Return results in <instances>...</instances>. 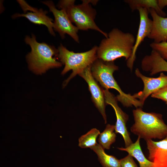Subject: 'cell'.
<instances>
[{
  "label": "cell",
  "mask_w": 167,
  "mask_h": 167,
  "mask_svg": "<svg viewBox=\"0 0 167 167\" xmlns=\"http://www.w3.org/2000/svg\"><path fill=\"white\" fill-rule=\"evenodd\" d=\"M135 40L134 36L131 33L114 28L98 46L97 58L107 62H114L122 57L127 60L131 55Z\"/></svg>",
  "instance_id": "6da1fadb"
},
{
  "label": "cell",
  "mask_w": 167,
  "mask_h": 167,
  "mask_svg": "<svg viewBox=\"0 0 167 167\" xmlns=\"http://www.w3.org/2000/svg\"><path fill=\"white\" fill-rule=\"evenodd\" d=\"M42 2L48 6L50 11L53 13L54 17V29L59 33L61 38H64L65 35L67 34L76 42L79 43L77 34L79 29L72 24L65 10L57 9L52 1Z\"/></svg>",
  "instance_id": "52a82bcc"
},
{
  "label": "cell",
  "mask_w": 167,
  "mask_h": 167,
  "mask_svg": "<svg viewBox=\"0 0 167 167\" xmlns=\"http://www.w3.org/2000/svg\"><path fill=\"white\" fill-rule=\"evenodd\" d=\"M25 41L31 48L26 59L29 69L34 73L41 75L49 69L62 66V63L56 58L58 50L54 46L38 42L33 34L31 37L26 36Z\"/></svg>",
  "instance_id": "7a4b0ae2"
},
{
  "label": "cell",
  "mask_w": 167,
  "mask_h": 167,
  "mask_svg": "<svg viewBox=\"0 0 167 167\" xmlns=\"http://www.w3.org/2000/svg\"><path fill=\"white\" fill-rule=\"evenodd\" d=\"M30 10L31 12L24 14H16L13 16V18L20 17H25L31 22L36 24H42L48 28L50 33L54 36L55 34L54 31V24L53 20L47 15V12L42 9H38L32 7Z\"/></svg>",
  "instance_id": "9a60e30c"
},
{
  "label": "cell",
  "mask_w": 167,
  "mask_h": 167,
  "mask_svg": "<svg viewBox=\"0 0 167 167\" xmlns=\"http://www.w3.org/2000/svg\"><path fill=\"white\" fill-rule=\"evenodd\" d=\"M139 15V23L132 52L130 58L127 60L126 65L131 71L132 70L134 63L136 58V53L138 49L146 37H148L151 31L152 20L148 17L149 13L144 8L138 9Z\"/></svg>",
  "instance_id": "8fae6325"
},
{
  "label": "cell",
  "mask_w": 167,
  "mask_h": 167,
  "mask_svg": "<svg viewBox=\"0 0 167 167\" xmlns=\"http://www.w3.org/2000/svg\"><path fill=\"white\" fill-rule=\"evenodd\" d=\"M150 46L152 50L157 53L165 60L167 61V42L159 43L152 42Z\"/></svg>",
  "instance_id": "44dd1931"
},
{
  "label": "cell",
  "mask_w": 167,
  "mask_h": 167,
  "mask_svg": "<svg viewBox=\"0 0 167 167\" xmlns=\"http://www.w3.org/2000/svg\"><path fill=\"white\" fill-rule=\"evenodd\" d=\"M103 90L106 104L111 106L116 114V122L115 125V133L122 135L125 142V147H127L133 143L126 126V123L129 118L128 116L118 106L116 97L108 90L105 89Z\"/></svg>",
  "instance_id": "ba28073f"
},
{
  "label": "cell",
  "mask_w": 167,
  "mask_h": 167,
  "mask_svg": "<svg viewBox=\"0 0 167 167\" xmlns=\"http://www.w3.org/2000/svg\"><path fill=\"white\" fill-rule=\"evenodd\" d=\"M114 62H107L97 58L91 66L92 74L95 80L105 89H114L119 93L116 98L125 107L134 106L137 108H141L143 105L137 99L130 94L123 92L113 76L114 72L118 70Z\"/></svg>",
  "instance_id": "3957f363"
},
{
  "label": "cell",
  "mask_w": 167,
  "mask_h": 167,
  "mask_svg": "<svg viewBox=\"0 0 167 167\" xmlns=\"http://www.w3.org/2000/svg\"><path fill=\"white\" fill-rule=\"evenodd\" d=\"M100 134L96 128L91 129L87 133L82 135L79 139V146L81 148H91L97 143L96 139Z\"/></svg>",
  "instance_id": "ffe728a7"
},
{
  "label": "cell",
  "mask_w": 167,
  "mask_h": 167,
  "mask_svg": "<svg viewBox=\"0 0 167 167\" xmlns=\"http://www.w3.org/2000/svg\"><path fill=\"white\" fill-rule=\"evenodd\" d=\"M149 13L152 18V25L148 37L155 43L167 42V17L159 15L153 9L150 10Z\"/></svg>",
  "instance_id": "4fadbf2b"
},
{
  "label": "cell",
  "mask_w": 167,
  "mask_h": 167,
  "mask_svg": "<svg viewBox=\"0 0 167 167\" xmlns=\"http://www.w3.org/2000/svg\"><path fill=\"white\" fill-rule=\"evenodd\" d=\"M140 138L138 136L136 141L125 148H118L120 150L127 152L139 162L140 167H155L153 163L148 160L144 155L140 145Z\"/></svg>",
  "instance_id": "2e32d148"
},
{
  "label": "cell",
  "mask_w": 167,
  "mask_h": 167,
  "mask_svg": "<svg viewBox=\"0 0 167 167\" xmlns=\"http://www.w3.org/2000/svg\"><path fill=\"white\" fill-rule=\"evenodd\" d=\"M115 125L108 124L104 131L100 133L98 139L99 144L105 149H109L116 141V135L114 132Z\"/></svg>",
  "instance_id": "d6986e66"
},
{
  "label": "cell",
  "mask_w": 167,
  "mask_h": 167,
  "mask_svg": "<svg viewBox=\"0 0 167 167\" xmlns=\"http://www.w3.org/2000/svg\"><path fill=\"white\" fill-rule=\"evenodd\" d=\"M97 48L98 46H95L87 51L75 53L68 50L62 44H60L58 49V54L57 57L62 64L65 65L61 74L64 75L70 70L72 71L64 83V87L73 78L79 75L87 67L92 65L98 58Z\"/></svg>",
  "instance_id": "8992f818"
},
{
  "label": "cell",
  "mask_w": 167,
  "mask_h": 167,
  "mask_svg": "<svg viewBox=\"0 0 167 167\" xmlns=\"http://www.w3.org/2000/svg\"><path fill=\"white\" fill-rule=\"evenodd\" d=\"M146 141L149 160L153 163L155 167H167V136L158 142L152 139Z\"/></svg>",
  "instance_id": "7c38bea8"
},
{
  "label": "cell",
  "mask_w": 167,
  "mask_h": 167,
  "mask_svg": "<svg viewBox=\"0 0 167 167\" xmlns=\"http://www.w3.org/2000/svg\"><path fill=\"white\" fill-rule=\"evenodd\" d=\"M141 66L143 71L149 72L152 75L163 71L167 72V61L154 50L143 58Z\"/></svg>",
  "instance_id": "5bb4252c"
},
{
  "label": "cell",
  "mask_w": 167,
  "mask_h": 167,
  "mask_svg": "<svg viewBox=\"0 0 167 167\" xmlns=\"http://www.w3.org/2000/svg\"><path fill=\"white\" fill-rule=\"evenodd\" d=\"M132 11H134L140 8L147 9L149 13L151 9H154L159 15L165 17L167 14L159 7L158 0H125Z\"/></svg>",
  "instance_id": "e0dca14e"
},
{
  "label": "cell",
  "mask_w": 167,
  "mask_h": 167,
  "mask_svg": "<svg viewBox=\"0 0 167 167\" xmlns=\"http://www.w3.org/2000/svg\"><path fill=\"white\" fill-rule=\"evenodd\" d=\"M135 123L131 128L133 134L145 140L164 139L167 136V125L160 113H147L141 108L133 111Z\"/></svg>",
  "instance_id": "277c9868"
},
{
  "label": "cell",
  "mask_w": 167,
  "mask_h": 167,
  "mask_svg": "<svg viewBox=\"0 0 167 167\" xmlns=\"http://www.w3.org/2000/svg\"><path fill=\"white\" fill-rule=\"evenodd\" d=\"M90 148L96 153L103 167H121L119 160L113 156L107 154L99 144L97 143Z\"/></svg>",
  "instance_id": "ac0fdd59"
},
{
  "label": "cell",
  "mask_w": 167,
  "mask_h": 167,
  "mask_svg": "<svg viewBox=\"0 0 167 167\" xmlns=\"http://www.w3.org/2000/svg\"><path fill=\"white\" fill-rule=\"evenodd\" d=\"M80 4H75V0H61L58 7L64 9L72 23H74L79 30H96L104 35L105 38L108 34L101 30L96 25L95 19L96 15L95 9L89 3L96 5L98 0H82Z\"/></svg>",
  "instance_id": "5b68a950"
},
{
  "label": "cell",
  "mask_w": 167,
  "mask_h": 167,
  "mask_svg": "<svg viewBox=\"0 0 167 167\" xmlns=\"http://www.w3.org/2000/svg\"><path fill=\"white\" fill-rule=\"evenodd\" d=\"M158 3L159 7L162 10L167 6V0H158Z\"/></svg>",
  "instance_id": "cb8c5ba5"
},
{
  "label": "cell",
  "mask_w": 167,
  "mask_h": 167,
  "mask_svg": "<svg viewBox=\"0 0 167 167\" xmlns=\"http://www.w3.org/2000/svg\"><path fill=\"white\" fill-rule=\"evenodd\" d=\"M136 76L141 79L143 84V90L133 95L135 98L138 99L143 105L144 101L150 95L167 86V75L161 73L157 78L147 77L143 75L139 69L137 68L135 71Z\"/></svg>",
  "instance_id": "30bf717a"
},
{
  "label": "cell",
  "mask_w": 167,
  "mask_h": 167,
  "mask_svg": "<svg viewBox=\"0 0 167 167\" xmlns=\"http://www.w3.org/2000/svg\"><path fill=\"white\" fill-rule=\"evenodd\" d=\"M119 161L121 167H138L133 157L130 154Z\"/></svg>",
  "instance_id": "7402d4cb"
},
{
  "label": "cell",
  "mask_w": 167,
  "mask_h": 167,
  "mask_svg": "<svg viewBox=\"0 0 167 167\" xmlns=\"http://www.w3.org/2000/svg\"><path fill=\"white\" fill-rule=\"evenodd\" d=\"M91 65L88 66L79 75L87 83L89 90L91 94V99L96 107L102 115L105 123L107 122L105 112L106 103L103 89H102L93 77L91 71Z\"/></svg>",
  "instance_id": "9c48e42d"
},
{
  "label": "cell",
  "mask_w": 167,
  "mask_h": 167,
  "mask_svg": "<svg viewBox=\"0 0 167 167\" xmlns=\"http://www.w3.org/2000/svg\"><path fill=\"white\" fill-rule=\"evenodd\" d=\"M151 97L161 100L167 104V86L152 94Z\"/></svg>",
  "instance_id": "603a6c76"
}]
</instances>
